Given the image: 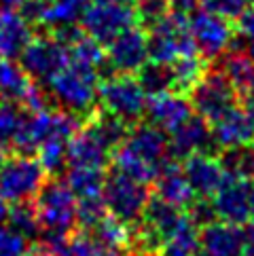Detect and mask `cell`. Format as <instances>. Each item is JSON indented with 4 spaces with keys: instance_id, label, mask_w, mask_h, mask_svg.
<instances>
[{
    "instance_id": "cell-17",
    "label": "cell",
    "mask_w": 254,
    "mask_h": 256,
    "mask_svg": "<svg viewBox=\"0 0 254 256\" xmlns=\"http://www.w3.org/2000/svg\"><path fill=\"white\" fill-rule=\"evenodd\" d=\"M182 172L193 188L195 197H214L220 188L226 174L220 166L218 154L214 152H195L182 161Z\"/></svg>"
},
{
    "instance_id": "cell-4",
    "label": "cell",
    "mask_w": 254,
    "mask_h": 256,
    "mask_svg": "<svg viewBox=\"0 0 254 256\" xmlns=\"http://www.w3.org/2000/svg\"><path fill=\"white\" fill-rule=\"evenodd\" d=\"M102 199L106 204L108 214L132 226L142 220L144 208H146L150 199V190H148V184L134 180L132 176L112 168L106 174Z\"/></svg>"
},
{
    "instance_id": "cell-20",
    "label": "cell",
    "mask_w": 254,
    "mask_h": 256,
    "mask_svg": "<svg viewBox=\"0 0 254 256\" xmlns=\"http://www.w3.org/2000/svg\"><path fill=\"white\" fill-rule=\"evenodd\" d=\"M155 184V195L166 199L168 204L172 206H178L186 210L195 199V193L190 188L188 180L182 172V166L176 161V159H170L166 166L161 168L157 180L152 182Z\"/></svg>"
},
{
    "instance_id": "cell-30",
    "label": "cell",
    "mask_w": 254,
    "mask_h": 256,
    "mask_svg": "<svg viewBox=\"0 0 254 256\" xmlns=\"http://www.w3.org/2000/svg\"><path fill=\"white\" fill-rule=\"evenodd\" d=\"M218 159L226 176L254 180V142L233 146V148H222Z\"/></svg>"
},
{
    "instance_id": "cell-38",
    "label": "cell",
    "mask_w": 254,
    "mask_h": 256,
    "mask_svg": "<svg viewBox=\"0 0 254 256\" xmlns=\"http://www.w3.org/2000/svg\"><path fill=\"white\" fill-rule=\"evenodd\" d=\"M134 6L136 15H138V24L144 30L152 28L172 11L170 0H134Z\"/></svg>"
},
{
    "instance_id": "cell-14",
    "label": "cell",
    "mask_w": 254,
    "mask_h": 256,
    "mask_svg": "<svg viewBox=\"0 0 254 256\" xmlns=\"http://www.w3.org/2000/svg\"><path fill=\"white\" fill-rule=\"evenodd\" d=\"M193 114V106L188 102L186 94L180 91H163L146 98V108L144 116L146 121L152 123L166 134H172L176 127L182 125L186 118Z\"/></svg>"
},
{
    "instance_id": "cell-50",
    "label": "cell",
    "mask_w": 254,
    "mask_h": 256,
    "mask_svg": "<svg viewBox=\"0 0 254 256\" xmlns=\"http://www.w3.org/2000/svg\"><path fill=\"white\" fill-rule=\"evenodd\" d=\"M127 256H159V254H140V252H130Z\"/></svg>"
},
{
    "instance_id": "cell-15",
    "label": "cell",
    "mask_w": 254,
    "mask_h": 256,
    "mask_svg": "<svg viewBox=\"0 0 254 256\" xmlns=\"http://www.w3.org/2000/svg\"><path fill=\"white\" fill-rule=\"evenodd\" d=\"M246 242L248 237L242 224L214 220L199 228V250L204 256H244Z\"/></svg>"
},
{
    "instance_id": "cell-9",
    "label": "cell",
    "mask_w": 254,
    "mask_h": 256,
    "mask_svg": "<svg viewBox=\"0 0 254 256\" xmlns=\"http://www.w3.org/2000/svg\"><path fill=\"white\" fill-rule=\"evenodd\" d=\"M186 96L193 106V112L206 118L210 125L240 102L238 91L233 89L229 78L214 68H208L206 74L188 89Z\"/></svg>"
},
{
    "instance_id": "cell-37",
    "label": "cell",
    "mask_w": 254,
    "mask_h": 256,
    "mask_svg": "<svg viewBox=\"0 0 254 256\" xmlns=\"http://www.w3.org/2000/svg\"><path fill=\"white\" fill-rule=\"evenodd\" d=\"M108 216V210L102 195H96V197H83L76 201V226L85 228V231H92V228L104 220Z\"/></svg>"
},
{
    "instance_id": "cell-31",
    "label": "cell",
    "mask_w": 254,
    "mask_h": 256,
    "mask_svg": "<svg viewBox=\"0 0 254 256\" xmlns=\"http://www.w3.org/2000/svg\"><path fill=\"white\" fill-rule=\"evenodd\" d=\"M199 228L186 218V222L161 246L159 256H199Z\"/></svg>"
},
{
    "instance_id": "cell-5",
    "label": "cell",
    "mask_w": 254,
    "mask_h": 256,
    "mask_svg": "<svg viewBox=\"0 0 254 256\" xmlns=\"http://www.w3.org/2000/svg\"><path fill=\"white\" fill-rule=\"evenodd\" d=\"M148 60L172 64L184 56H199L188 30L186 13L170 11L159 24L146 30Z\"/></svg>"
},
{
    "instance_id": "cell-7",
    "label": "cell",
    "mask_w": 254,
    "mask_h": 256,
    "mask_svg": "<svg viewBox=\"0 0 254 256\" xmlns=\"http://www.w3.org/2000/svg\"><path fill=\"white\" fill-rule=\"evenodd\" d=\"M78 24L85 34L98 42L108 44L121 32L138 24V15L134 0H94L87 4Z\"/></svg>"
},
{
    "instance_id": "cell-26",
    "label": "cell",
    "mask_w": 254,
    "mask_h": 256,
    "mask_svg": "<svg viewBox=\"0 0 254 256\" xmlns=\"http://www.w3.org/2000/svg\"><path fill=\"white\" fill-rule=\"evenodd\" d=\"M34 80L26 74L24 68L15 60L0 58V100L8 102H24Z\"/></svg>"
},
{
    "instance_id": "cell-42",
    "label": "cell",
    "mask_w": 254,
    "mask_h": 256,
    "mask_svg": "<svg viewBox=\"0 0 254 256\" xmlns=\"http://www.w3.org/2000/svg\"><path fill=\"white\" fill-rule=\"evenodd\" d=\"M206 11H212L216 15H222L226 20L235 22L248 6V0H199Z\"/></svg>"
},
{
    "instance_id": "cell-1",
    "label": "cell",
    "mask_w": 254,
    "mask_h": 256,
    "mask_svg": "<svg viewBox=\"0 0 254 256\" xmlns=\"http://www.w3.org/2000/svg\"><path fill=\"white\" fill-rule=\"evenodd\" d=\"M168 134L152 123H136L127 132L125 142L112 152V166L134 180L152 184L161 168L170 161Z\"/></svg>"
},
{
    "instance_id": "cell-54",
    "label": "cell",
    "mask_w": 254,
    "mask_h": 256,
    "mask_svg": "<svg viewBox=\"0 0 254 256\" xmlns=\"http://www.w3.org/2000/svg\"><path fill=\"white\" fill-rule=\"evenodd\" d=\"M44 2H51V0H44Z\"/></svg>"
},
{
    "instance_id": "cell-22",
    "label": "cell",
    "mask_w": 254,
    "mask_h": 256,
    "mask_svg": "<svg viewBox=\"0 0 254 256\" xmlns=\"http://www.w3.org/2000/svg\"><path fill=\"white\" fill-rule=\"evenodd\" d=\"M218 70L229 78V83L238 91L240 100L248 102L254 98V58H250L246 51L229 49L222 56Z\"/></svg>"
},
{
    "instance_id": "cell-13",
    "label": "cell",
    "mask_w": 254,
    "mask_h": 256,
    "mask_svg": "<svg viewBox=\"0 0 254 256\" xmlns=\"http://www.w3.org/2000/svg\"><path fill=\"white\" fill-rule=\"evenodd\" d=\"M252 180L226 176L220 188L212 197V206L218 220L246 224L252 220Z\"/></svg>"
},
{
    "instance_id": "cell-25",
    "label": "cell",
    "mask_w": 254,
    "mask_h": 256,
    "mask_svg": "<svg viewBox=\"0 0 254 256\" xmlns=\"http://www.w3.org/2000/svg\"><path fill=\"white\" fill-rule=\"evenodd\" d=\"M89 2L92 0H51V2H44L40 26L49 30H58V28H64V26H74L80 22Z\"/></svg>"
},
{
    "instance_id": "cell-52",
    "label": "cell",
    "mask_w": 254,
    "mask_h": 256,
    "mask_svg": "<svg viewBox=\"0 0 254 256\" xmlns=\"http://www.w3.org/2000/svg\"><path fill=\"white\" fill-rule=\"evenodd\" d=\"M51 256H64V254H62V252H60V254H51Z\"/></svg>"
},
{
    "instance_id": "cell-24",
    "label": "cell",
    "mask_w": 254,
    "mask_h": 256,
    "mask_svg": "<svg viewBox=\"0 0 254 256\" xmlns=\"http://www.w3.org/2000/svg\"><path fill=\"white\" fill-rule=\"evenodd\" d=\"M87 233L114 256H121L123 252H130L132 226L121 222V220H116V218H112L110 214H108L104 220H100L92 231H87Z\"/></svg>"
},
{
    "instance_id": "cell-21",
    "label": "cell",
    "mask_w": 254,
    "mask_h": 256,
    "mask_svg": "<svg viewBox=\"0 0 254 256\" xmlns=\"http://www.w3.org/2000/svg\"><path fill=\"white\" fill-rule=\"evenodd\" d=\"M32 38V26L20 11H0V58L20 60L22 51Z\"/></svg>"
},
{
    "instance_id": "cell-53",
    "label": "cell",
    "mask_w": 254,
    "mask_h": 256,
    "mask_svg": "<svg viewBox=\"0 0 254 256\" xmlns=\"http://www.w3.org/2000/svg\"><path fill=\"white\" fill-rule=\"evenodd\" d=\"M248 4H254V0H248Z\"/></svg>"
},
{
    "instance_id": "cell-49",
    "label": "cell",
    "mask_w": 254,
    "mask_h": 256,
    "mask_svg": "<svg viewBox=\"0 0 254 256\" xmlns=\"http://www.w3.org/2000/svg\"><path fill=\"white\" fill-rule=\"evenodd\" d=\"M4 159H6V148H2V146H0V166L4 163Z\"/></svg>"
},
{
    "instance_id": "cell-40",
    "label": "cell",
    "mask_w": 254,
    "mask_h": 256,
    "mask_svg": "<svg viewBox=\"0 0 254 256\" xmlns=\"http://www.w3.org/2000/svg\"><path fill=\"white\" fill-rule=\"evenodd\" d=\"M30 240L8 224H0V256H28Z\"/></svg>"
},
{
    "instance_id": "cell-44",
    "label": "cell",
    "mask_w": 254,
    "mask_h": 256,
    "mask_svg": "<svg viewBox=\"0 0 254 256\" xmlns=\"http://www.w3.org/2000/svg\"><path fill=\"white\" fill-rule=\"evenodd\" d=\"M172 4V11H178V13H193L199 0H170Z\"/></svg>"
},
{
    "instance_id": "cell-19",
    "label": "cell",
    "mask_w": 254,
    "mask_h": 256,
    "mask_svg": "<svg viewBox=\"0 0 254 256\" xmlns=\"http://www.w3.org/2000/svg\"><path fill=\"white\" fill-rule=\"evenodd\" d=\"M210 127H212V142L220 150L254 142V132H252L246 108L233 106L220 118H216Z\"/></svg>"
},
{
    "instance_id": "cell-6",
    "label": "cell",
    "mask_w": 254,
    "mask_h": 256,
    "mask_svg": "<svg viewBox=\"0 0 254 256\" xmlns=\"http://www.w3.org/2000/svg\"><path fill=\"white\" fill-rule=\"evenodd\" d=\"M98 104L127 125H136L144 116L146 91L134 74H108L100 80Z\"/></svg>"
},
{
    "instance_id": "cell-36",
    "label": "cell",
    "mask_w": 254,
    "mask_h": 256,
    "mask_svg": "<svg viewBox=\"0 0 254 256\" xmlns=\"http://www.w3.org/2000/svg\"><path fill=\"white\" fill-rule=\"evenodd\" d=\"M36 154H38L36 159L40 161V166L47 172V176H58V174H62L68 166V142L51 138L40 144V148L36 150Z\"/></svg>"
},
{
    "instance_id": "cell-45",
    "label": "cell",
    "mask_w": 254,
    "mask_h": 256,
    "mask_svg": "<svg viewBox=\"0 0 254 256\" xmlns=\"http://www.w3.org/2000/svg\"><path fill=\"white\" fill-rule=\"evenodd\" d=\"M26 0H0V11H20Z\"/></svg>"
},
{
    "instance_id": "cell-29",
    "label": "cell",
    "mask_w": 254,
    "mask_h": 256,
    "mask_svg": "<svg viewBox=\"0 0 254 256\" xmlns=\"http://www.w3.org/2000/svg\"><path fill=\"white\" fill-rule=\"evenodd\" d=\"M136 78H138L142 89L146 91V96L163 94V91H176L174 68H172V64L148 60L138 72H136Z\"/></svg>"
},
{
    "instance_id": "cell-10",
    "label": "cell",
    "mask_w": 254,
    "mask_h": 256,
    "mask_svg": "<svg viewBox=\"0 0 254 256\" xmlns=\"http://www.w3.org/2000/svg\"><path fill=\"white\" fill-rule=\"evenodd\" d=\"M188 30L195 49L204 60L222 58L235 42V28L231 20L212 11H193L188 15Z\"/></svg>"
},
{
    "instance_id": "cell-11",
    "label": "cell",
    "mask_w": 254,
    "mask_h": 256,
    "mask_svg": "<svg viewBox=\"0 0 254 256\" xmlns=\"http://www.w3.org/2000/svg\"><path fill=\"white\" fill-rule=\"evenodd\" d=\"M70 60L68 47L53 34H40L26 44L20 56V66L34 83L47 85Z\"/></svg>"
},
{
    "instance_id": "cell-46",
    "label": "cell",
    "mask_w": 254,
    "mask_h": 256,
    "mask_svg": "<svg viewBox=\"0 0 254 256\" xmlns=\"http://www.w3.org/2000/svg\"><path fill=\"white\" fill-rule=\"evenodd\" d=\"M246 237H248V242H246V254L244 256H254V222L246 231Z\"/></svg>"
},
{
    "instance_id": "cell-2",
    "label": "cell",
    "mask_w": 254,
    "mask_h": 256,
    "mask_svg": "<svg viewBox=\"0 0 254 256\" xmlns=\"http://www.w3.org/2000/svg\"><path fill=\"white\" fill-rule=\"evenodd\" d=\"M100 80L102 74L98 68L68 60L66 66L47 83V89L62 110L87 118L98 110Z\"/></svg>"
},
{
    "instance_id": "cell-32",
    "label": "cell",
    "mask_w": 254,
    "mask_h": 256,
    "mask_svg": "<svg viewBox=\"0 0 254 256\" xmlns=\"http://www.w3.org/2000/svg\"><path fill=\"white\" fill-rule=\"evenodd\" d=\"M6 222L17 233H22L28 240H36L40 235V222L36 216V208L32 201H20V204H11L6 212Z\"/></svg>"
},
{
    "instance_id": "cell-47",
    "label": "cell",
    "mask_w": 254,
    "mask_h": 256,
    "mask_svg": "<svg viewBox=\"0 0 254 256\" xmlns=\"http://www.w3.org/2000/svg\"><path fill=\"white\" fill-rule=\"evenodd\" d=\"M246 104V112H248V118H250V125H252V132H254V98L248 100V102H244Z\"/></svg>"
},
{
    "instance_id": "cell-48",
    "label": "cell",
    "mask_w": 254,
    "mask_h": 256,
    "mask_svg": "<svg viewBox=\"0 0 254 256\" xmlns=\"http://www.w3.org/2000/svg\"><path fill=\"white\" fill-rule=\"evenodd\" d=\"M6 212H8V206L4 204L2 199H0V224H2L6 220Z\"/></svg>"
},
{
    "instance_id": "cell-43",
    "label": "cell",
    "mask_w": 254,
    "mask_h": 256,
    "mask_svg": "<svg viewBox=\"0 0 254 256\" xmlns=\"http://www.w3.org/2000/svg\"><path fill=\"white\" fill-rule=\"evenodd\" d=\"M235 30L242 38L254 40V4H248L244 8V13L235 20Z\"/></svg>"
},
{
    "instance_id": "cell-41",
    "label": "cell",
    "mask_w": 254,
    "mask_h": 256,
    "mask_svg": "<svg viewBox=\"0 0 254 256\" xmlns=\"http://www.w3.org/2000/svg\"><path fill=\"white\" fill-rule=\"evenodd\" d=\"M184 212H186V216L190 218V222H193L197 228H204L206 224L218 220V218H216L212 201L208 199V197H195L193 204H190V206L184 210Z\"/></svg>"
},
{
    "instance_id": "cell-33",
    "label": "cell",
    "mask_w": 254,
    "mask_h": 256,
    "mask_svg": "<svg viewBox=\"0 0 254 256\" xmlns=\"http://www.w3.org/2000/svg\"><path fill=\"white\" fill-rule=\"evenodd\" d=\"M174 68V80H176V91L180 94H188V89L193 87L199 78L206 74V62L202 56H184L172 62Z\"/></svg>"
},
{
    "instance_id": "cell-3",
    "label": "cell",
    "mask_w": 254,
    "mask_h": 256,
    "mask_svg": "<svg viewBox=\"0 0 254 256\" xmlns=\"http://www.w3.org/2000/svg\"><path fill=\"white\" fill-rule=\"evenodd\" d=\"M76 195L60 178L47 180L34 197L40 231L70 237L76 228Z\"/></svg>"
},
{
    "instance_id": "cell-34",
    "label": "cell",
    "mask_w": 254,
    "mask_h": 256,
    "mask_svg": "<svg viewBox=\"0 0 254 256\" xmlns=\"http://www.w3.org/2000/svg\"><path fill=\"white\" fill-rule=\"evenodd\" d=\"M68 56L72 62H80L94 68H102L106 64V49L102 42H98L89 34H80L78 38L68 47Z\"/></svg>"
},
{
    "instance_id": "cell-23",
    "label": "cell",
    "mask_w": 254,
    "mask_h": 256,
    "mask_svg": "<svg viewBox=\"0 0 254 256\" xmlns=\"http://www.w3.org/2000/svg\"><path fill=\"white\" fill-rule=\"evenodd\" d=\"M186 218L188 216L182 208L172 206L166 199H161L157 195H150L146 208H144L142 222H146L148 226L155 228V231L163 237V244H166L170 237L186 222Z\"/></svg>"
},
{
    "instance_id": "cell-51",
    "label": "cell",
    "mask_w": 254,
    "mask_h": 256,
    "mask_svg": "<svg viewBox=\"0 0 254 256\" xmlns=\"http://www.w3.org/2000/svg\"><path fill=\"white\" fill-rule=\"evenodd\" d=\"M252 222H254V195H252Z\"/></svg>"
},
{
    "instance_id": "cell-35",
    "label": "cell",
    "mask_w": 254,
    "mask_h": 256,
    "mask_svg": "<svg viewBox=\"0 0 254 256\" xmlns=\"http://www.w3.org/2000/svg\"><path fill=\"white\" fill-rule=\"evenodd\" d=\"M24 116H26V108L20 102L0 100V146H2V148L13 146Z\"/></svg>"
},
{
    "instance_id": "cell-39",
    "label": "cell",
    "mask_w": 254,
    "mask_h": 256,
    "mask_svg": "<svg viewBox=\"0 0 254 256\" xmlns=\"http://www.w3.org/2000/svg\"><path fill=\"white\" fill-rule=\"evenodd\" d=\"M62 254L64 256H114V254L108 252L104 246H100L87 231L70 235L66 248H64Z\"/></svg>"
},
{
    "instance_id": "cell-28",
    "label": "cell",
    "mask_w": 254,
    "mask_h": 256,
    "mask_svg": "<svg viewBox=\"0 0 254 256\" xmlns=\"http://www.w3.org/2000/svg\"><path fill=\"white\" fill-rule=\"evenodd\" d=\"M104 180H106V172L102 168H76V166H68L66 178H64V182L70 186L76 199L102 195Z\"/></svg>"
},
{
    "instance_id": "cell-8",
    "label": "cell",
    "mask_w": 254,
    "mask_h": 256,
    "mask_svg": "<svg viewBox=\"0 0 254 256\" xmlns=\"http://www.w3.org/2000/svg\"><path fill=\"white\" fill-rule=\"evenodd\" d=\"M47 182V172L40 161L32 154L6 157L0 166V199L4 204H20V201H34L38 190Z\"/></svg>"
},
{
    "instance_id": "cell-18",
    "label": "cell",
    "mask_w": 254,
    "mask_h": 256,
    "mask_svg": "<svg viewBox=\"0 0 254 256\" xmlns=\"http://www.w3.org/2000/svg\"><path fill=\"white\" fill-rule=\"evenodd\" d=\"M110 157H112V150L98 138V134L87 123L68 142V166L104 170Z\"/></svg>"
},
{
    "instance_id": "cell-12",
    "label": "cell",
    "mask_w": 254,
    "mask_h": 256,
    "mask_svg": "<svg viewBox=\"0 0 254 256\" xmlns=\"http://www.w3.org/2000/svg\"><path fill=\"white\" fill-rule=\"evenodd\" d=\"M148 62L146 30L142 26H132L108 42L106 64L110 74H136Z\"/></svg>"
},
{
    "instance_id": "cell-16",
    "label": "cell",
    "mask_w": 254,
    "mask_h": 256,
    "mask_svg": "<svg viewBox=\"0 0 254 256\" xmlns=\"http://www.w3.org/2000/svg\"><path fill=\"white\" fill-rule=\"evenodd\" d=\"M168 138H170V157L176 161H184L195 152H212V148H216L212 142L210 123L195 112L180 127H176Z\"/></svg>"
},
{
    "instance_id": "cell-27",
    "label": "cell",
    "mask_w": 254,
    "mask_h": 256,
    "mask_svg": "<svg viewBox=\"0 0 254 256\" xmlns=\"http://www.w3.org/2000/svg\"><path fill=\"white\" fill-rule=\"evenodd\" d=\"M87 125L92 127V130L98 134V138L102 140L112 152L125 142L127 132H130V127H132L125 121H121L119 116L102 110V108H98L92 116H87Z\"/></svg>"
}]
</instances>
